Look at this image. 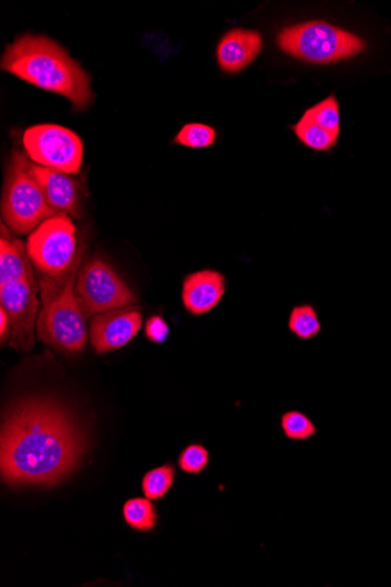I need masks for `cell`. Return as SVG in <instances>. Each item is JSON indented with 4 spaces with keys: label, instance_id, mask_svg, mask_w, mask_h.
<instances>
[{
    "label": "cell",
    "instance_id": "1",
    "mask_svg": "<svg viewBox=\"0 0 391 587\" xmlns=\"http://www.w3.org/2000/svg\"><path fill=\"white\" fill-rule=\"evenodd\" d=\"M0 444V472L10 486L61 483L87 452L82 428L62 405L45 398L19 400L8 409Z\"/></svg>",
    "mask_w": 391,
    "mask_h": 587
},
{
    "label": "cell",
    "instance_id": "2",
    "mask_svg": "<svg viewBox=\"0 0 391 587\" xmlns=\"http://www.w3.org/2000/svg\"><path fill=\"white\" fill-rule=\"evenodd\" d=\"M0 66L35 87L63 95L76 109L86 108L94 99L87 72L46 35H19L7 46Z\"/></svg>",
    "mask_w": 391,
    "mask_h": 587
},
{
    "label": "cell",
    "instance_id": "3",
    "mask_svg": "<svg viewBox=\"0 0 391 587\" xmlns=\"http://www.w3.org/2000/svg\"><path fill=\"white\" fill-rule=\"evenodd\" d=\"M83 258L62 277L39 279L42 307L36 321V337L67 356L82 354L88 343L87 316L76 295V277Z\"/></svg>",
    "mask_w": 391,
    "mask_h": 587
},
{
    "label": "cell",
    "instance_id": "4",
    "mask_svg": "<svg viewBox=\"0 0 391 587\" xmlns=\"http://www.w3.org/2000/svg\"><path fill=\"white\" fill-rule=\"evenodd\" d=\"M56 213L31 170V160L21 150H14L3 189V222L13 232L27 234Z\"/></svg>",
    "mask_w": 391,
    "mask_h": 587
},
{
    "label": "cell",
    "instance_id": "5",
    "mask_svg": "<svg viewBox=\"0 0 391 587\" xmlns=\"http://www.w3.org/2000/svg\"><path fill=\"white\" fill-rule=\"evenodd\" d=\"M281 49L302 61L329 64L359 54L364 49L356 34L324 22L286 28L278 36Z\"/></svg>",
    "mask_w": 391,
    "mask_h": 587
},
{
    "label": "cell",
    "instance_id": "6",
    "mask_svg": "<svg viewBox=\"0 0 391 587\" xmlns=\"http://www.w3.org/2000/svg\"><path fill=\"white\" fill-rule=\"evenodd\" d=\"M28 253L32 265L51 277H62L83 258L77 247L76 228L64 212L54 214L30 233Z\"/></svg>",
    "mask_w": 391,
    "mask_h": 587
},
{
    "label": "cell",
    "instance_id": "7",
    "mask_svg": "<svg viewBox=\"0 0 391 587\" xmlns=\"http://www.w3.org/2000/svg\"><path fill=\"white\" fill-rule=\"evenodd\" d=\"M75 291L88 319L138 302L124 280L102 259H93L81 266Z\"/></svg>",
    "mask_w": 391,
    "mask_h": 587
},
{
    "label": "cell",
    "instance_id": "8",
    "mask_svg": "<svg viewBox=\"0 0 391 587\" xmlns=\"http://www.w3.org/2000/svg\"><path fill=\"white\" fill-rule=\"evenodd\" d=\"M24 148L29 159L42 167L66 174L80 172L84 145L80 135L59 125H36L24 133Z\"/></svg>",
    "mask_w": 391,
    "mask_h": 587
},
{
    "label": "cell",
    "instance_id": "9",
    "mask_svg": "<svg viewBox=\"0 0 391 587\" xmlns=\"http://www.w3.org/2000/svg\"><path fill=\"white\" fill-rule=\"evenodd\" d=\"M35 279L0 285V304L12 325L9 345L19 352H30L35 342L39 315Z\"/></svg>",
    "mask_w": 391,
    "mask_h": 587
},
{
    "label": "cell",
    "instance_id": "10",
    "mask_svg": "<svg viewBox=\"0 0 391 587\" xmlns=\"http://www.w3.org/2000/svg\"><path fill=\"white\" fill-rule=\"evenodd\" d=\"M142 327L138 306L99 313L92 318L89 337L96 355L109 354L130 343Z\"/></svg>",
    "mask_w": 391,
    "mask_h": 587
},
{
    "label": "cell",
    "instance_id": "11",
    "mask_svg": "<svg viewBox=\"0 0 391 587\" xmlns=\"http://www.w3.org/2000/svg\"><path fill=\"white\" fill-rule=\"evenodd\" d=\"M31 170L42 186L49 205L59 213L82 218V189L70 174L38 166L31 161Z\"/></svg>",
    "mask_w": 391,
    "mask_h": 587
},
{
    "label": "cell",
    "instance_id": "12",
    "mask_svg": "<svg viewBox=\"0 0 391 587\" xmlns=\"http://www.w3.org/2000/svg\"><path fill=\"white\" fill-rule=\"evenodd\" d=\"M226 282L221 272L202 270L190 273L182 287V302L192 316H203L221 303Z\"/></svg>",
    "mask_w": 391,
    "mask_h": 587
},
{
    "label": "cell",
    "instance_id": "13",
    "mask_svg": "<svg viewBox=\"0 0 391 587\" xmlns=\"http://www.w3.org/2000/svg\"><path fill=\"white\" fill-rule=\"evenodd\" d=\"M262 48L263 38L257 31L231 30L219 44V64L226 73L241 72L258 56Z\"/></svg>",
    "mask_w": 391,
    "mask_h": 587
},
{
    "label": "cell",
    "instance_id": "14",
    "mask_svg": "<svg viewBox=\"0 0 391 587\" xmlns=\"http://www.w3.org/2000/svg\"><path fill=\"white\" fill-rule=\"evenodd\" d=\"M30 279H34V275L28 248L21 240L11 237L3 224L0 241V285Z\"/></svg>",
    "mask_w": 391,
    "mask_h": 587
},
{
    "label": "cell",
    "instance_id": "15",
    "mask_svg": "<svg viewBox=\"0 0 391 587\" xmlns=\"http://www.w3.org/2000/svg\"><path fill=\"white\" fill-rule=\"evenodd\" d=\"M124 518L135 532L148 533L158 525L159 513L152 502L145 497L128 500L124 505Z\"/></svg>",
    "mask_w": 391,
    "mask_h": 587
},
{
    "label": "cell",
    "instance_id": "16",
    "mask_svg": "<svg viewBox=\"0 0 391 587\" xmlns=\"http://www.w3.org/2000/svg\"><path fill=\"white\" fill-rule=\"evenodd\" d=\"M287 326L293 336L304 342L319 336L323 328L318 311L310 304L293 307Z\"/></svg>",
    "mask_w": 391,
    "mask_h": 587
},
{
    "label": "cell",
    "instance_id": "17",
    "mask_svg": "<svg viewBox=\"0 0 391 587\" xmlns=\"http://www.w3.org/2000/svg\"><path fill=\"white\" fill-rule=\"evenodd\" d=\"M176 479V468L171 463L151 469L142 480V492L150 501L162 500L170 491Z\"/></svg>",
    "mask_w": 391,
    "mask_h": 587
},
{
    "label": "cell",
    "instance_id": "18",
    "mask_svg": "<svg viewBox=\"0 0 391 587\" xmlns=\"http://www.w3.org/2000/svg\"><path fill=\"white\" fill-rule=\"evenodd\" d=\"M299 140L307 147L316 150H327L337 144L339 134L331 133L315 123L303 119L293 127Z\"/></svg>",
    "mask_w": 391,
    "mask_h": 587
},
{
    "label": "cell",
    "instance_id": "19",
    "mask_svg": "<svg viewBox=\"0 0 391 587\" xmlns=\"http://www.w3.org/2000/svg\"><path fill=\"white\" fill-rule=\"evenodd\" d=\"M281 426L285 438L290 441H307L318 434L315 422L300 410H288L284 413Z\"/></svg>",
    "mask_w": 391,
    "mask_h": 587
},
{
    "label": "cell",
    "instance_id": "20",
    "mask_svg": "<svg viewBox=\"0 0 391 587\" xmlns=\"http://www.w3.org/2000/svg\"><path fill=\"white\" fill-rule=\"evenodd\" d=\"M304 116L328 132L340 133L339 105L335 96H329L326 101L313 106L306 111Z\"/></svg>",
    "mask_w": 391,
    "mask_h": 587
},
{
    "label": "cell",
    "instance_id": "21",
    "mask_svg": "<svg viewBox=\"0 0 391 587\" xmlns=\"http://www.w3.org/2000/svg\"><path fill=\"white\" fill-rule=\"evenodd\" d=\"M216 141V132L208 125L188 124L186 125L175 143L189 148H207Z\"/></svg>",
    "mask_w": 391,
    "mask_h": 587
},
{
    "label": "cell",
    "instance_id": "22",
    "mask_svg": "<svg viewBox=\"0 0 391 587\" xmlns=\"http://www.w3.org/2000/svg\"><path fill=\"white\" fill-rule=\"evenodd\" d=\"M209 461V450L201 443H191L182 450L178 464L183 473L200 475L208 468Z\"/></svg>",
    "mask_w": 391,
    "mask_h": 587
},
{
    "label": "cell",
    "instance_id": "23",
    "mask_svg": "<svg viewBox=\"0 0 391 587\" xmlns=\"http://www.w3.org/2000/svg\"><path fill=\"white\" fill-rule=\"evenodd\" d=\"M170 334L168 323L161 316L150 317L145 327V336L154 344L165 343Z\"/></svg>",
    "mask_w": 391,
    "mask_h": 587
},
{
    "label": "cell",
    "instance_id": "24",
    "mask_svg": "<svg viewBox=\"0 0 391 587\" xmlns=\"http://www.w3.org/2000/svg\"><path fill=\"white\" fill-rule=\"evenodd\" d=\"M12 332V325L7 315L6 310L0 308V344L6 345L7 342H10Z\"/></svg>",
    "mask_w": 391,
    "mask_h": 587
}]
</instances>
